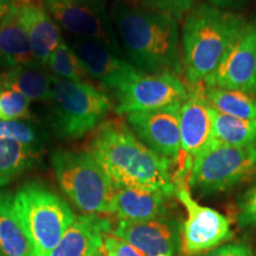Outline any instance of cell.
Returning <instances> with one entry per match:
<instances>
[{"instance_id": "obj_2", "label": "cell", "mask_w": 256, "mask_h": 256, "mask_svg": "<svg viewBox=\"0 0 256 256\" xmlns=\"http://www.w3.org/2000/svg\"><path fill=\"white\" fill-rule=\"evenodd\" d=\"M88 151L100 162L114 186L162 191L174 196V164L147 147L126 121L110 120L100 124Z\"/></svg>"}, {"instance_id": "obj_16", "label": "cell", "mask_w": 256, "mask_h": 256, "mask_svg": "<svg viewBox=\"0 0 256 256\" xmlns=\"http://www.w3.org/2000/svg\"><path fill=\"white\" fill-rule=\"evenodd\" d=\"M171 194L145 188L115 186L110 215L119 220L142 222L170 216Z\"/></svg>"}, {"instance_id": "obj_35", "label": "cell", "mask_w": 256, "mask_h": 256, "mask_svg": "<svg viewBox=\"0 0 256 256\" xmlns=\"http://www.w3.org/2000/svg\"><path fill=\"white\" fill-rule=\"evenodd\" d=\"M124 2H130V4H136V5H139L140 2H142V0H124Z\"/></svg>"}, {"instance_id": "obj_1", "label": "cell", "mask_w": 256, "mask_h": 256, "mask_svg": "<svg viewBox=\"0 0 256 256\" xmlns=\"http://www.w3.org/2000/svg\"><path fill=\"white\" fill-rule=\"evenodd\" d=\"M110 18L124 57L140 72L183 75L180 28L174 18L124 0L110 2Z\"/></svg>"}, {"instance_id": "obj_17", "label": "cell", "mask_w": 256, "mask_h": 256, "mask_svg": "<svg viewBox=\"0 0 256 256\" xmlns=\"http://www.w3.org/2000/svg\"><path fill=\"white\" fill-rule=\"evenodd\" d=\"M112 229L113 223L104 216H76L48 256H92L104 246V236Z\"/></svg>"}, {"instance_id": "obj_10", "label": "cell", "mask_w": 256, "mask_h": 256, "mask_svg": "<svg viewBox=\"0 0 256 256\" xmlns=\"http://www.w3.org/2000/svg\"><path fill=\"white\" fill-rule=\"evenodd\" d=\"M188 90L179 112L180 147L174 165L177 168L174 170V183L188 182V184L192 162L214 138L211 107L206 98L204 83L188 84Z\"/></svg>"}, {"instance_id": "obj_37", "label": "cell", "mask_w": 256, "mask_h": 256, "mask_svg": "<svg viewBox=\"0 0 256 256\" xmlns=\"http://www.w3.org/2000/svg\"><path fill=\"white\" fill-rule=\"evenodd\" d=\"M160 256H168V255H160Z\"/></svg>"}, {"instance_id": "obj_33", "label": "cell", "mask_w": 256, "mask_h": 256, "mask_svg": "<svg viewBox=\"0 0 256 256\" xmlns=\"http://www.w3.org/2000/svg\"><path fill=\"white\" fill-rule=\"evenodd\" d=\"M19 0H0V20L8 14L10 10L17 4Z\"/></svg>"}, {"instance_id": "obj_4", "label": "cell", "mask_w": 256, "mask_h": 256, "mask_svg": "<svg viewBox=\"0 0 256 256\" xmlns=\"http://www.w3.org/2000/svg\"><path fill=\"white\" fill-rule=\"evenodd\" d=\"M50 124L62 140H78L104 122L113 104L89 82H72L52 75Z\"/></svg>"}, {"instance_id": "obj_19", "label": "cell", "mask_w": 256, "mask_h": 256, "mask_svg": "<svg viewBox=\"0 0 256 256\" xmlns=\"http://www.w3.org/2000/svg\"><path fill=\"white\" fill-rule=\"evenodd\" d=\"M19 2L0 20V64L12 69L37 64L32 56L26 31L22 24Z\"/></svg>"}, {"instance_id": "obj_9", "label": "cell", "mask_w": 256, "mask_h": 256, "mask_svg": "<svg viewBox=\"0 0 256 256\" xmlns=\"http://www.w3.org/2000/svg\"><path fill=\"white\" fill-rule=\"evenodd\" d=\"M174 197L186 212L182 224V256L202 255L232 238L230 220L217 210L200 206L192 197L186 182H174Z\"/></svg>"}, {"instance_id": "obj_20", "label": "cell", "mask_w": 256, "mask_h": 256, "mask_svg": "<svg viewBox=\"0 0 256 256\" xmlns=\"http://www.w3.org/2000/svg\"><path fill=\"white\" fill-rule=\"evenodd\" d=\"M0 256H34L8 190L0 191Z\"/></svg>"}, {"instance_id": "obj_36", "label": "cell", "mask_w": 256, "mask_h": 256, "mask_svg": "<svg viewBox=\"0 0 256 256\" xmlns=\"http://www.w3.org/2000/svg\"><path fill=\"white\" fill-rule=\"evenodd\" d=\"M2 78H0V89H2Z\"/></svg>"}, {"instance_id": "obj_13", "label": "cell", "mask_w": 256, "mask_h": 256, "mask_svg": "<svg viewBox=\"0 0 256 256\" xmlns=\"http://www.w3.org/2000/svg\"><path fill=\"white\" fill-rule=\"evenodd\" d=\"M68 43L88 75L114 94L126 88L142 74L126 57L98 42L72 38Z\"/></svg>"}, {"instance_id": "obj_21", "label": "cell", "mask_w": 256, "mask_h": 256, "mask_svg": "<svg viewBox=\"0 0 256 256\" xmlns=\"http://www.w3.org/2000/svg\"><path fill=\"white\" fill-rule=\"evenodd\" d=\"M2 89L20 92L30 101L49 102L52 89V75L38 64L19 66L8 69L2 76Z\"/></svg>"}, {"instance_id": "obj_29", "label": "cell", "mask_w": 256, "mask_h": 256, "mask_svg": "<svg viewBox=\"0 0 256 256\" xmlns=\"http://www.w3.org/2000/svg\"><path fill=\"white\" fill-rule=\"evenodd\" d=\"M236 220L240 228L256 226V183L238 197L236 203Z\"/></svg>"}, {"instance_id": "obj_25", "label": "cell", "mask_w": 256, "mask_h": 256, "mask_svg": "<svg viewBox=\"0 0 256 256\" xmlns=\"http://www.w3.org/2000/svg\"><path fill=\"white\" fill-rule=\"evenodd\" d=\"M46 68L51 72V75L72 82H87L89 78L75 51L64 38L51 52Z\"/></svg>"}, {"instance_id": "obj_8", "label": "cell", "mask_w": 256, "mask_h": 256, "mask_svg": "<svg viewBox=\"0 0 256 256\" xmlns=\"http://www.w3.org/2000/svg\"><path fill=\"white\" fill-rule=\"evenodd\" d=\"M40 4L72 38L98 42L124 57L110 18V0H42Z\"/></svg>"}, {"instance_id": "obj_5", "label": "cell", "mask_w": 256, "mask_h": 256, "mask_svg": "<svg viewBox=\"0 0 256 256\" xmlns=\"http://www.w3.org/2000/svg\"><path fill=\"white\" fill-rule=\"evenodd\" d=\"M51 166L60 188L82 214L110 215L115 186L90 152L57 150Z\"/></svg>"}, {"instance_id": "obj_24", "label": "cell", "mask_w": 256, "mask_h": 256, "mask_svg": "<svg viewBox=\"0 0 256 256\" xmlns=\"http://www.w3.org/2000/svg\"><path fill=\"white\" fill-rule=\"evenodd\" d=\"M38 154L22 144L0 140V188L30 168Z\"/></svg>"}, {"instance_id": "obj_22", "label": "cell", "mask_w": 256, "mask_h": 256, "mask_svg": "<svg viewBox=\"0 0 256 256\" xmlns=\"http://www.w3.org/2000/svg\"><path fill=\"white\" fill-rule=\"evenodd\" d=\"M211 118L214 138L218 142L234 146H248L256 144V120L230 116L214 110L212 107Z\"/></svg>"}, {"instance_id": "obj_15", "label": "cell", "mask_w": 256, "mask_h": 256, "mask_svg": "<svg viewBox=\"0 0 256 256\" xmlns=\"http://www.w3.org/2000/svg\"><path fill=\"white\" fill-rule=\"evenodd\" d=\"M183 222L171 216L130 222L119 220L112 235L139 249L145 256H174L179 250Z\"/></svg>"}, {"instance_id": "obj_3", "label": "cell", "mask_w": 256, "mask_h": 256, "mask_svg": "<svg viewBox=\"0 0 256 256\" xmlns=\"http://www.w3.org/2000/svg\"><path fill=\"white\" fill-rule=\"evenodd\" d=\"M248 22L210 4L194 5L180 28L185 83L196 86L215 72Z\"/></svg>"}, {"instance_id": "obj_23", "label": "cell", "mask_w": 256, "mask_h": 256, "mask_svg": "<svg viewBox=\"0 0 256 256\" xmlns=\"http://www.w3.org/2000/svg\"><path fill=\"white\" fill-rule=\"evenodd\" d=\"M206 98L208 104L220 113L244 120H256V96L254 95L222 88L206 87Z\"/></svg>"}, {"instance_id": "obj_6", "label": "cell", "mask_w": 256, "mask_h": 256, "mask_svg": "<svg viewBox=\"0 0 256 256\" xmlns=\"http://www.w3.org/2000/svg\"><path fill=\"white\" fill-rule=\"evenodd\" d=\"M14 208L34 256H48L75 220L69 204L43 184L26 183L14 194Z\"/></svg>"}, {"instance_id": "obj_14", "label": "cell", "mask_w": 256, "mask_h": 256, "mask_svg": "<svg viewBox=\"0 0 256 256\" xmlns=\"http://www.w3.org/2000/svg\"><path fill=\"white\" fill-rule=\"evenodd\" d=\"M180 104L126 115V124L147 147L176 165L180 147Z\"/></svg>"}, {"instance_id": "obj_32", "label": "cell", "mask_w": 256, "mask_h": 256, "mask_svg": "<svg viewBox=\"0 0 256 256\" xmlns=\"http://www.w3.org/2000/svg\"><path fill=\"white\" fill-rule=\"evenodd\" d=\"M210 5L216 6L218 8H236L240 4H242L244 0H206Z\"/></svg>"}, {"instance_id": "obj_18", "label": "cell", "mask_w": 256, "mask_h": 256, "mask_svg": "<svg viewBox=\"0 0 256 256\" xmlns=\"http://www.w3.org/2000/svg\"><path fill=\"white\" fill-rule=\"evenodd\" d=\"M19 14L26 31L34 62L46 66V60L62 42V32L42 4L34 0H20Z\"/></svg>"}, {"instance_id": "obj_31", "label": "cell", "mask_w": 256, "mask_h": 256, "mask_svg": "<svg viewBox=\"0 0 256 256\" xmlns=\"http://www.w3.org/2000/svg\"><path fill=\"white\" fill-rule=\"evenodd\" d=\"M200 256H255L252 247L243 242L224 243Z\"/></svg>"}, {"instance_id": "obj_12", "label": "cell", "mask_w": 256, "mask_h": 256, "mask_svg": "<svg viewBox=\"0 0 256 256\" xmlns=\"http://www.w3.org/2000/svg\"><path fill=\"white\" fill-rule=\"evenodd\" d=\"M204 86L256 96V24H247Z\"/></svg>"}, {"instance_id": "obj_7", "label": "cell", "mask_w": 256, "mask_h": 256, "mask_svg": "<svg viewBox=\"0 0 256 256\" xmlns=\"http://www.w3.org/2000/svg\"><path fill=\"white\" fill-rule=\"evenodd\" d=\"M255 177L256 144L234 146L212 138L192 162L188 188L198 196H211Z\"/></svg>"}, {"instance_id": "obj_28", "label": "cell", "mask_w": 256, "mask_h": 256, "mask_svg": "<svg viewBox=\"0 0 256 256\" xmlns=\"http://www.w3.org/2000/svg\"><path fill=\"white\" fill-rule=\"evenodd\" d=\"M196 2L197 0H142L139 5L144 8L168 14L179 23L194 8Z\"/></svg>"}, {"instance_id": "obj_27", "label": "cell", "mask_w": 256, "mask_h": 256, "mask_svg": "<svg viewBox=\"0 0 256 256\" xmlns=\"http://www.w3.org/2000/svg\"><path fill=\"white\" fill-rule=\"evenodd\" d=\"M31 102L18 92L10 89L0 90V121L30 120Z\"/></svg>"}, {"instance_id": "obj_26", "label": "cell", "mask_w": 256, "mask_h": 256, "mask_svg": "<svg viewBox=\"0 0 256 256\" xmlns=\"http://www.w3.org/2000/svg\"><path fill=\"white\" fill-rule=\"evenodd\" d=\"M0 140H10L40 153L46 147L48 134L34 120L0 121Z\"/></svg>"}, {"instance_id": "obj_11", "label": "cell", "mask_w": 256, "mask_h": 256, "mask_svg": "<svg viewBox=\"0 0 256 256\" xmlns=\"http://www.w3.org/2000/svg\"><path fill=\"white\" fill-rule=\"evenodd\" d=\"M188 84L180 78L168 74H142L136 80L115 94V112L127 115L154 110L182 104L188 96Z\"/></svg>"}, {"instance_id": "obj_30", "label": "cell", "mask_w": 256, "mask_h": 256, "mask_svg": "<svg viewBox=\"0 0 256 256\" xmlns=\"http://www.w3.org/2000/svg\"><path fill=\"white\" fill-rule=\"evenodd\" d=\"M104 248L107 256H145L139 249L112 234L104 236Z\"/></svg>"}, {"instance_id": "obj_34", "label": "cell", "mask_w": 256, "mask_h": 256, "mask_svg": "<svg viewBox=\"0 0 256 256\" xmlns=\"http://www.w3.org/2000/svg\"><path fill=\"white\" fill-rule=\"evenodd\" d=\"M92 256H107V255H106V252H104V246H102V247H101L100 249H98V250L96 252L95 254L92 255Z\"/></svg>"}]
</instances>
